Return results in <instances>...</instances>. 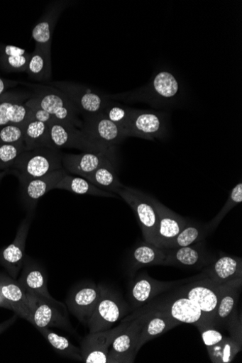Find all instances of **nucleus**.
Segmentation results:
<instances>
[{
	"label": "nucleus",
	"mask_w": 242,
	"mask_h": 363,
	"mask_svg": "<svg viewBox=\"0 0 242 363\" xmlns=\"http://www.w3.org/2000/svg\"><path fill=\"white\" fill-rule=\"evenodd\" d=\"M60 150L41 147L24 151L10 170L20 181L45 177L63 169Z\"/></svg>",
	"instance_id": "f257e3e1"
},
{
	"label": "nucleus",
	"mask_w": 242,
	"mask_h": 363,
	"mask_svg": "<svg viewBox=\"0 0 242 363\" xmlns=\"http://www.w3.org/2000/svg\"><path fill=\"white\" fill-rule=\"evenodd\" d=\"M30 304L29 320L36 328H58L70 333L75 329L64 304L53 298L27 292Z\"/></svg>",
	"instance_id": "f03ea898"
},
{
	"label": "nucleus",
	"mask_w": 242,
	"mask_h": 363,
	"mask_svg": "<svg viewBox=\"0 0 242 363\" xmlns=\"http://www.w3.org/2000/svg\"><path fill=\"white\" fill-rule=\"evenodd\" d=\"M116 194L133 210L145 242L155 245L158 216L154 198L139 189L126 186L121 188Z\"/></svg>",
	"instance_id": "7ed1b4c3"
},
{
	"label": "nucleus",
	"mask_w": 242,
	"mask_h": 363,
	"mask_svg": "<svg viewBox=\"0 0 242 363\" xmlns=\"http://www.w3.org/2000/svg\"><path fill=\"white\" fill-rule=\"evenodd\" d=\"M50 138L54 148H75L83 152H105L116 155V148L97 142L72 124L57 120L49 124Z\"/></svg>",
	"instance_id": "20e7f679"
},
{
	"label": "nucleus",
	"mask_w": 242,
	"mask_h": 363,
	"mask_svg": "<svg viewBox=\"0 0 242 363\" xmlns=\"http://www.w3.org/2000/svg\"><path fill=\"white\" fill-rule=\"evenodd\" d=\"M40 107L57 121L82 128L77 108L60 90L51 86H39L31 96Z\"/></svg>",
	"instance_id": "39448f33"
},
{
	"label": "nucleus",
	"mask_w": 242,
	"mask_h": 363,
	"mask_svg": "<svg viewBox=\"0 0 242 363\" xmlns=\"http://www.w3.org/2000/svg\"><path fill=\"white\" fill-rule=\"evenodd\" d=\"M151 311L132 315L126 327L114 340L109 352L108 363H133L143 328Z\"/></svg>",
	"instance_id": "423d86ee"
},
{
	"label": "nucleus",
	"mask_w": 242,
	"mask_h": 363,
	"mask_svg": "<svg viewBox=\"0 0 242 363\" xmlns=\"http://www.w3.org/2000/svg\"><path fill=\"white\" fill-rule=\"evenodd\" d=\"M100 298L97 307L87 323L89 333L106 331L126 313L125 303L113 291L99 285Z\"/></svg>",
	"instance_id": "0eeeda50"
},
{
	"label": "nucleus",
	"mask_w": 242,
	"mask_h": 363,
	"mask_svg": "<svg viewBox=\"0 0 242 363\" xmlns=\"http://www.w3.org/2000/svg\"><path fill=\"white\" fill-rule=\"evenodd\" d=\"M49 86L64 93L82 116L101 113L111 102L109 96L79 84L58 82Z\"/></svg>",
	"instance_id": "6e6552de"
},
{
	"label": "nucleus",
	"mask_w": 242,
	"mask_h": 363,
	"mask_svg": "<svg viewBox=\"0 0 242 363\" xmlns=\"http://www.w3.org/2000/svg\"><path fill=\"white\" fill-rule=\"evenodd\" d=\"M132 315L122 320V323L106 331L89 333L82 342L81 353L83 362L108 363L110 347L115 338L126 327Z\"/></svg>",
	"instance_id": "1a4fd4ad"
},
{
	"label": "nucleus",
	"mask_w": 242,
	"mask_h": 363,
	"mask_svg": "<svg viewBox=\"0 0 242 363\" xmlns=\"http://www.w3.org/2000/svg\"><path fill=\"white\" fill-rule=\"evenodd\" d=\"M180 93V82L174 74L160 72L153 78L148 88L141 92L129 94L128 101H145L155 104L174 103Z\"/></svg>",
	"instance_id": "9d476101"
},
{
	"label": "nucleus",
	"mask_w": 242,
	"mask_h": 363,
	"mask_svg": "<svg viewBox=\"0 0 242 363\" xmlns=\"http://www.w3.org/2000/svg\"><path fill=\"white\" fill-rule=\"evenodd\" d=\"M82 130L94 140L116 148L127 137L126 131L101 113L84 115Z\"/></svg>",
	"instance_id": "9b49d317"
},
{
	"label": "nucleus",
	"mask_w": 242,
	"mask_h": 363,
	"mask_svg": "<svg viewBox=\"0 0 242 363\" xmlns=\"http://www.w3.org/2000/svg\"><path fill=\"white\" fill-rule=\"evenodd\" d=\"M165 130V118L163 113L135 109H133L126 130L128 138L136 137L148 140L162 138Z\"/></svg>",
	"instance_id": "f8f14e48"
},
{
	"label": "nucleus",
	"mask_w": 242,
	"mask_h": 363,
	"mask_svg": "<svg viewBox=\"0 0 242 363\" xmlns=\"http://www.w3.org/2000/svg\"><path fill=\"white\" fill-rule=\"evenodd\" d=\"M165 251L163 266L199 269L214 261V257L206 250L203 241L187 247L165 249Z\"/></svg>",
	"instance_id": "ddd939ff"
},
{
	"label": "nucleus",
	"mask_w": 242,
	"mask_h": 363,
	"mask_svg": "<svg viewBox=\"0 0 242 363\" xmlns=\"http://www.w3.org/2000/svg\"><path fill=\"white\" fill-rule=\"evenodd\" d=\"M31 218L32 215H29L22 221L14 241L0 250V264L14 279H16L23 266L26 242Z\"/></svg>",
	"instance_id": "4468645a"
},
{
	"label": "nucleus",
	"mask_w": 242,
	"mask_h": 363,
	"mask_svg": "<svg viewBox=\"0 0 242 363\" xmlns=\"http://www.w3.org/2000/svg\"><path fill=\"white\" fill-rule=\"evenodd\" d=\"M225 285H216L209 281L203 279L201 281L195 282L191 286L186 287L185 291L180 295L185 296L196 304L214 323L221 294Z\"/></svg>",
	"instance_id": "2eb2a0df"
},
{
	"label": "nucleus",
	"mask_w": 242,
	"mask_h": 363,
	"mask_svg": "<svg viewBox=\"0 0 242 363\" xmlns=\"http://www.w3.org/2000/svg\"><path fill=\"white\" fill-rule=\"evenodd\" d=\"M66 172L62 169L43 177L20 181L22 201L29 215L33 214L41 198L50 190L55 189Z\"/></svg>",
	"instance_id": "dca6fc26"
},
{
	"label": "nucleus",
	"mask_w": 242,
	"mask_h": 363,
	"mask_svg": "<svg viewBox=\"0 0 242 363\" xmlns=\"http://www.w3.org/2000/svg\"><path fill=\"white\" fill-rule=\"evenodd\" d=\"M99 298V285L87 284L77 287L72 292L67 299V307L81 323L87 324Z\"/></svg>",
	"instance_id": "f3484780"
},
{
	"label": "nucleus",
	"mask_w": 242,
	"mask_h": 363,
	"mask_svg": "<svg viewBox=\"0 0 242 363\" xmlns=\"http://www.w3.org/2000/svg\"><path fill=\"white\" fill-rule=\"evenodd\" d=\"M184 282L185 281H160L150 277L148 274H141L130 285L129 300L133 307H141L159 294Z\"/></svg>",
	"instance_id": "a211bd4d"
},
{
	"label": "nucleus",
	"mask_w": 242,
	"mask_h": 363,
	"mask_svg": "<svg viewBox=\"0 0 242 363\" xmlns=\"http://www.w3.org/2000/svg\"><path fill=\"white\" fill-rule=\"evenodd\" d=\"M158 216L155 246L167 249L187 223V220L172 211L154 198Z\"/></svg>",
	"instance_id": "6ab92c4d"
},
{
	"label": "nucleus",
	"mask_w": 242,
	"mask_h": 363,
	"mask_svg": "<svg viewBox=\"0 0 242 363\" xmlns=\"http://www.w3.org/2000/svg\"><path fill=\"white\" fill-rule=\"evenodd\" d=\"M116 155L105 152H84L78 155H63L62 163L66 172L85 178L104 164L116 162Z\"/></svg>",
	"instance_id": "aec40b11"
},
{
	"label": "nucleus",
	"mask_w": 242,
	"mask_h": 363,
	"mask_svg": "<svg viewBox=\"0 0 242 363\" xmlns=\"http://www.w3.org/2000/svg\"><path fill=\"white\" fill-rule=\"evenodd\" d=\"M202 275L204 279L219 286L242 279V259L238 257L223 255L214 261Z\"/></svg>",
	"instance_id": "412c9836"
},
{
	"label": "nucleus",
	"mask_w": 242,
	"mask_h": 363,
	"mask_svg": "<svg viewBox=\"0 0 242 363\" xmlns=\"http://www.w3.org/2000/svg\"><path fill=\"white\" fill-rule=\"evenodd\" d=\"M167 313L172 318L189 324H194L197 328L205 325H214L211 319L202 311L196 304L185 296L180 295L174 301L159 308ZM215 327V326H214Z\"/></svg>",
	"instance_id": "4be33fe9"
},
{
	"label": "nucleus",
	"mask_w": 242,
	"mask_h": 363,
	"mask_svg": "<svg viewBox=\"0 0 242 363\" xmlns=\"http://www.w3.org/2000/svg\"><path fill=\"white\" fill-rule=\"evenodd\" d=\"M0 294L10 310L27 321L30 317V304L27 292L18 281L10 276L0 274Z\"/></svg>",
	"instance_id": "5701e85b"
},
{
	"label": "nucleus",
	"mask_w": 242,
	"mask_h": 363,
	"mask_svg": "<svg viewBox=\"0 0 242 363\" xmlns=\"http://www.w3.org/2000/svg\"><path fill=\"white\" fill-rule=\"evenodd\" d=\"M27 96L6 93L0 98V126L24 125L31 118L30 108L24 101Z\"/></svg>",
	"instance_id": "b1692460"
},
{
	"label": "nucleus",
	"mask_w": 242,
	"mask_h": 363,
	"mask_svg": "<svg viewBox=\"0 0 242 363\" xmlns=\"http://www.w3.org/2000/svg\"><path fill=\"white\" fill-rule=\"evenodd\" d=\"M66 6V2H56L48 8L39 23L32 30V38L36 45L51 49L56 23Z\"/></svg>",
	"instance_id": "393cba45"
},
{
	"label": "nucleus",
	"mask_w": 242,
	"mask_h": 363,
	"mask_svg": "<svg viewBox=\"0 0 242 363\" xmlns=\"http://www.w3.org/2000/svg\"><path fill=\"white\" fill-rule=\"evenodd\" d=\"M22 272L17 280L26 292L36 294L53 298L48 289V279L38 264L25 257Z\"/></svg>",
	"instance_id": "a878e982"
},
{
	"label": "nucleus",
	"mask_w": 242,
	"mask_h": 363,
	"mask_svg": "<svg viewBox=\"0 0 242 363\" xmlns=\"http://www.w3.org/2000/svg\"><path fill=\"white\" fill-rule=\"evenodd\" d=\"M158 310V311L150 312V316L143 328L139 342H138L136 347L137 353L147 342L166 333L170 329L182 323L172 318L165 311L159 308Z\"/></svg>",
	"instance_id": "bb28decb"
},
{
	"label": "nucleus",
	"mask_w": 242,
	"mask_h": 363,
	"mask_svg": "<svg viewBox=\"0 0 242 363\" xmlns=\"http://www.w3.org/2000/svg\"><path fill=\"white\" fill-rule=\"evenodd\" d=\"M241 283L242 279H238L224 286L214 316L215 327L226 326L237 313Z\"/></svg>",
	"instance_id": "cd10ccee"
},
{
	"label": "nucleus",
	"mask_w": 242,
	"mask_h": 363,
	"mask_svg": "<svg viewBox=\"0 0 242 363\" xmlns=\"http://www.w3.org/2000/svg\"><path fill=\"white\" fill-rule=\"evenodd\" d=\"M165 258V249L147 242H142L131 252L130 271L133 273L145 267L163 266Z\"/></svg>",
	"instance_id": "c85d7f7f"
},
{
	"label": "nucleus",
	"mask_w": 242,
	"mask_h": 363,
	"mask_svg": "<svg viewBox=\"0 0 242 363\" xmlns=\"http://www.w3.org/2000/svg\"><path fill=\"white\" fill-rule=\"evenodd\" d=\"M23 143L26 151L41 147L54 148L50 138L49 124L30 118L23 126Z\"/></svg>",
	"instance_id": "c756f323"
},
{
	"label": "nucleus",
	"mask_w": 242,
	"mask_h": 363,
	"mask_svg": "<svg viewBox=\"0 0 242 363\" xmlns=\"http://www.w3.org/2000/svg\"><path fill=\"white\" fill-rule=\"evenodd\" d=\"M26 72L34 80H50L52 77L51 49L35 45V50L31 53Z\"/></svg>",
	"instance_id": "7c9ffc66"
},
{
	"label": "nucleus",
	"mask_w": 242,
	"mask_h": 363,
	"mask_svg": "<svg viewBox=\"0 0 242 363\" xmlns=\"http://www.w3.org/2000/svg\"><path fill=\"white\" fill-rule=\"evenodd\" d=\"M84 179L97 187L116 194L124 186L119 179L114 161L104 164Z\"/></svg>",
	"instance_id": "2f4dec72"
},
{
	"label": "nucleus",
	"mask_w": 242,
	"mask_h": 363,
	"mask_svg": "<svg viewBox=\"0 0 242 363\" xmlns=\"http://www.w3.org/2000/svg\"><path fill=\"white\" fill-rule=\"evenodd\" d=\"M55 189L66 190L74 194L82 195L117 197V194L102 190L83 177L68 175L67 172L57 183Z\"/></svg>",
	"instance_id": "473e14b6"
},
{
	"label": "nucleus",
	"mask_w": 242,
	"mask_h": 363,
	"mask_svg": "<svg viewBox=\"0 0 242 363\" xmlns=\"http://www.w3.org/2000/svg\"><path fill=\"white\" fill-rule=\"evenodd\" d=\"M209 233L207 224L187 220L181 233L167 249L187 247L202 242Z\"/></svg>",
	"instance_id": "72a5a7b5"
},
{
	"label": "nucleus",
	"mask_w": 242,
	"mask_h": 363,
	"mask_svg": "<svg viewBox=\"0 0 242 363\" xmlns=\"http://www.w3.org/2000/svg\"><path fill=\"white\" fill-rule=\"evenodd\" d=\"M54 350L62 357L83 362L80 348L74 345L66 337L51 331L49 328H37Z\"/></svg>",
	"instance_id": "f704fd0d"
},
{
	"label": "nucleus",
	"mask_w": 242,
	"mask_h": 363,
	"mask_svg": "<svg viewBox=\"0 0 242 363\" xmlns=\"http://www.w3.org/2000/svg\"><path fill=\"white\" fill-rule=\"evenodd\" d=\"M240 344L233 337H225L220 343L207 347V352L212 362L230 363L236 354L241 350Z\"/></svg>",
	"instance_id": "c9c22d12"
},
{
	"label": "nucleus",
	"mask_w": 242,
	"mask_h": 363,
	"mask_svg": "<svg viewBox=\"0 0 242 363\" xmlns=\"http://www.w3.org/2000/svg\"><path fill=\"white\" fill-rule=\"evenodd\" d=\"M31 54L24 49L7 45L3 49L2 60L6 67L13 72H26Z\"/></svg>",
	"instance_id": "e433bc0d"
},
{
	"label": "nucleus",
	"mask_w": 242,
	"mask_h": 363,
	"mask_svg": "<svg viewBox=\"0 0 242 363\" xmlns=\"http://www.w3.org/2000/svg\"><path fill=\"white\" fill-rule=\"evenodd\" d=\"M242 202V183L239 182L231 191L228 200L221 211L209 223L207 227L209 230V233H213L221 223L222 220L234 207L241 204Z\"/></svg>",
	"instance_id": "4c0bfd02"
},
{
	"label": "nucleus",
	"mask_w": 242,
	"mask_h": 363,
	"mask_svg": "<svg viewBox=\"0 0 242 363\" xmlns=\"http://www.w3.org/2000/svg\"><path fill=\"white\" fill-rule=\"evenodd\" d=\"M26 151L23 142L15 144L0 145V172H9Z\"/></svg>",
	"instance_id": "58836bf2"
},
{
	"label": "nucleus",
	"mask_w": 242,
	"mask_h": 363,
	"mask_svg": "<svg viewBox=\"0 0 242 363\" xmlns=\"http://www.w3.org/2000/svg\"><path fill=\"white\" fill-rule=\"evenodd\" d=\"M132 111V108L110 102L101 113L126 131Z\"/></svg>",
	"instance_id": "ea45409f"
},
{
	"label": "nucleus",
	"mask_w": 242,
	"mask_h": 363,
	"mask_svg": "<svg viewBox=\"0 0 242 363\" xmlns=\"http://www.w3.org/2000/svg\"><path fill=\"white\" fill-rule=\"evenodd\" d=\"M23 126L13 124L0 126V145L23 142Z\"/></svg>",
	"instance_id": "a19ab883"
},
{
	"label": "nucleus",
	"mask_w": 242,
	"mask_h": 363,
	"mask_svg": "<svg viewBox=\"0 0 242 363\" xmlns=\"http://www.w3.org/2000/svg\"><path fill=\"white\" fill-rule=\"evenodd\" d=\"M197 328L206 347L214 346L225 338L214 325H205Z\"/></svg>",
	"instance_id": "79ce46f5"
},
{
	"label": "nucleus",
	"mask_w": 242,
	"mask_h": 363,
	"mask_svg": "<svg viewBox=\"0 0 242 363\" xmlns=\"http://www.w3.org/2000/svg\"><path fill=\"white\" fill-rule=\"evenodd\" d=\"M26 104L30 108L31 118L40 121L48 124H50L56 120L51 114L40 107L31 96L26 102Z\"/></svg>",
	"instance_id": "37998d69"
},
{
	"label": "nucleus",
	"mask_w": 242,
	"mask_h": 363,
	"mask_svg": "<svg viewBox=\"0 0 242 363\" xmlns=\"http://www.w3.org/2000/svg\"><path fill=\"white\" fill-rule=\"evenodd\" d=\"M18 317V315L15 314L13 317L0 324V335H2L4 333H5L6 330L16 321Z\"/></svg>",
	"instance_id": "c03bdc74"
},
{
	"label": "nucleus",
	"mask_w": 242,
	"mask_h": 363,
	"mask_svg": "<svg viewBox=\"0 0 242 363\" xmlns=\"http://www.w3.org/2000/svg\"><path fill=\"white\" fill-rule=\"evenodd\" d=\"M11 85L9 82L0 78V98H1L5 94L8 87Z\"/></svg>",
	"instance_id": "a18cd8bd"
},
{
	"label": "nucleus",
	"mask_w": 242,
	"mask_h": 363,
	"mask_svg": "<svg viewBox=\"0 0 242 363\" xmlns=\"http://www.w3.org/2000/svg\"><path fill=\"white\" fill-rule=\"evenodd\" d=\"M0 308H5L10 310V308L7 303L4 301L1 294H0Z\"/></svg>",
	"instance_id": "49530a36"
},
{
	"label": "nucleus",
	"mask_w": 242,
	"mask_h": 363,
	"mask_svg": "<svg viewBox=\"0 0 242 363\" xmlns=\"http://www.w3.org/2000/svg\"><path fill=\"white\" fill-rule=\"evenodd\" d=\"M8 172H0V180H1Z\"/></svg>",
	"instance_id": "de8ad7c7"
}]
</instances>
